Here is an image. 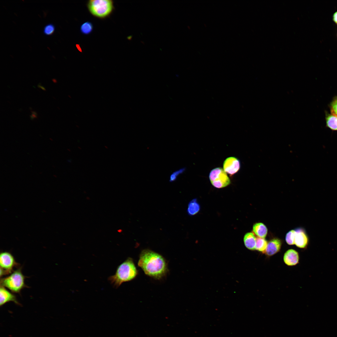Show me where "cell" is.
Instances as JSON below:
<instances>
[{"mask_svg":"<svg viewBox=\"0 0 337 337\" xmlns=\"http://www.w3.org/2000/svg\"><path fill=\"white\" fill-rule=\"evenodd\" d=\"M137 274L133 260L129 257L118 266L115 274L109 277L108 280L114 287L117 288L123 282L134 279Z\"/></svg>","mask_w":337,"mask_h":337,"instance_id":"obj_2","label":"cell"},{"mask_svg":"<svg viewBox=\"0 0 337 337\" xmlns=\"http://www.w3.org/2000/svg\"><path fill=\"white\" fill-rule=\"evenodd\" d=\"M185 170V168H182L177 170L172 173L169 178V181L172 182L175 181L181 174L183 173Z\"/></svg>","mask_w":337,"mask_h":337,"instance_id":"obj_20","label":"cell"},{"mask_svg":"<svg viewBox=\"0 0 337 337\" xmlns=\"http://www.w3.org/2000/svg\"><path fill=\"white\" fill-rule=\"evenodd\" d=\"M55 30L54 26L51 24H49L46 25L44 28L43 32L44 34L46 35H52Z\"/></svg>","mask_w":337,"mask_h":337,"instance_id":"obj_21","label":"cell"},{"mask_svg":"<svg viewBox=\"0 0 337 337\" xmlns=\"http://www.w3.org/2000/svg\"><path fill=\"white\" fill-rule=\"evenodd\" d=\"M52 81H53V82H54V83H56V82H57V81H56V79H52Z\"/></svg>","mask_w":337,"mask_h":337,"instance_id":"obj_23","label":"cell"},{"mask_svg":"<svg viewBox=\"0 0 337 337\" xmlns=\"http://www.w3.org/2000/svg\"><path fill=\"white\" fill-rule=\"evenodd\" d=\"M200 206L196 199L191 200L188 203L187 212L190 216H193L197 214L200 210Z\"/></svg>","mask_w":337,"mask_h":337,"instance_id":"obj_15","label":"cell"},{"mask_svg":"<svg viewBox=\"0 0 337 337\" xmlns=\"http://www.w3.org/2000/svg\"><path fill=\"white\" fill-rule=\"evenodd\" d=\"M332 20L337 25V11L333 14L332 16Z\"/></svg>","mask_w":337,"mask_h":337,"instance_id":"obj_22","label":"cell"},{"mask_svg":"<svg viewBox=\"0 0 337 337\" xmlns=\"http://www.w3.org/2000/svg\"><path fill=\"white\" fill-rule=\"evenodd\" d=\"M0 305H3L6 303L12 301L19 305L15 295L7 290L4 287L0 286Z\"/></svg>","mask_w":337,"mask_h":337,"instance_id":"obj_8","label":"cell"},{"mask_svg":"<svg viewBox=\"0 0 337 337\" xmlns=\"http://www.w3.org/2000/svg\"><path fill=\"white\" fill-rule=\"evenodd\" d=\"M240 160L237 158L233 157L227 158L223 163L224 170L231 175H233L237 173L240 169Z\"/></svg>","mask_w":337,"mask_h":337,"instance_id":"obj_7","label":"cell"},{"mask_svg":"<svg viewBox=\"0 0 337 337\" xmlns=\"http://www.w3.org/2000/svg\"><path fill=\"white\" fill-rule=\"evenodd\" d=\"M138 265L146 275L157 279L161 278L167 272V264L164 257L148 249L141 252Z\"/></svg>","mask_w":337,"mask_h":337,"instance_id":"obj_1","label":"cell"},{"mask_svg":"<svg viewBox=\"0 0 337 337\" xmlns=\"http://www.w3.org/2000/svg\"><path fill=\"white\" fill-rule=\"evenodd\" d=\"M283 260L285 264L289 266L295 265L299 262L298 253L294 250L289 249L284 254Z\"/></svg>","mask_w":337,"mask_h":337,"instance_id":"obj_10","label":"cell"},{"mask_svg":"<svg viewBox=\"0 0 337 337\" xmlns=\"http://www.w3.org/2000/svg\"><path fill=\"white\" fill-rule=\"evenodd\" d=\"M308 237L304 230L299 229L295 231V244L298 247L305 248L308 243Z\"/></svg>","mask_w":337,"mask_h":337,"instance_id":"obj_9","label":"cell"},{"mask_svg":"<svg viewBox=\"0 0 337 337\" xmlns=\"http://www.w3.org/2000/svg\"><path fill=\"white\" fill-rule=\"evenodd\" d=\"M209 178L212 184L218 188L225 187L231 183L226 173L220 167L212 169L210 173Z\"/></svg>","mask_w":337,"mask_h":337,"instance_id":"obj_5","label":"cell"},{"mask_svg":"<svg viewBox=\"0 0 337 337\" xmlns=\"http://www.w3.org/2000/svg\"><path fill=\"white\" fill-rule=\"evenodd\" d=\"M1 286L7 288L12 292L19 293L25 287V276L20 268L14 271L7 277L0 281Z\"/></svg>","mask_w":337,"mask_h":337,"instance_id":"obj_4","label":"cell"},{"mask_svg":"<svg viewBox=\"0 0 337 337\" xmlns=\"http://www.w3.org/2000/svg\"><path fill=\"white\" fill-rule=\"evenodd\" d=\"M87 6L93 16L100 19L108 17L114 9V2L111 0H90L88 2Z\"/></svg>","mask_w":337,"mask_h":337,"instance_id":"obj_3","label":"cell"},{"mask_svg":"<svg viewBox=\"0 0 337 337\" xmlns=\"http://www.w3.org/2000/svg\"></svg>","mask_w":337,"mask_h":337,"instance_id":"obj_24","label":"cell"},{"mask_svg":"<svg viewBox=\"0 0 337 337\" xmlns=\"http://www.w3.org/2000/svg\"><path fill=\"white\" fill-rule=\"evenodd\" d=\"M295 231L291 230L288 232L286 237V240L287 243L290 245L295 244Z\"/></svg>","mask_w":337,"mask_h":337,"instance_id":"obj_18","label":"cell"},{"mask_svg":"<svg viewBox=\"0 0 337 337\" xmlns=\"http://www.w3.org/2000/svg\"><path fill=\"white\" fill-rule=\"evenodd\" d=\"M267 242L264 238L257 237L256 238V250L259 251L264 252L265 251Z\"/></svg>","mask_w":337,"mask_h":337,"instance_id":"obj_16","label":"cell"},{"mask_svg":"<svg viewBox=\"0 0 337 337\" xmlns=\"http://www.w3.org/2000/svg\"><path fill=\"white\" fill-rule=\"evenodd\" d=\"M281 245V242L280 239L274 238L268 243L264 252L268 256H272L279 251Z\"/></svg>","mask_w":337,"mask_h":337,"instance_id":"obj_11","label":"cell"},{"mask_svg":"<svg viewBox=\"0 0 337 337\" xmlns=\"http://www.w3.org/2000/svg\"><path fill=\"white\" fill-rule=\"evenodd\" d=\"M0 276L11 273L17 263L12 255L7 252H1L0 254Z\"/></svg>","mask_w":337,"mask_h":337,"instance_id":"obj_6","label":"cell"},{"mask_svg":"<svg viewBox=\"0 0 337 337\" xmlns=\"http://www.w3.org/2000/svg\"><path fill=\"white\" fill-rule=\"evenodd\" d=\"M326 126L330 129L337 131V116L325 112Z\"/></svg>","mask_w":337,"mask_h":337,"instance_id":"obj_13","label":"cell"},{"mask_svg":"<svg viewBox=\"0 0 337 337\" xmlns=\"http://www.w3.org/2000/svg\"><path fill=\"white\" fill-rule=\"evenodd\" d=\"M93 28L92 23L89 22H86L82 24L80 27L81 33L85 35H89L92 31Z\"/></svg>","mask_w":337,"mask_h":337,"instance_id":"obj_17","label":"cell"},{"mask_svg":"<svg viewBox=\"0 0 337 337\" xmlns=\"http://www.w3.org/2000/svg\"><path fill=\"white\" fill-rule=\"evenodd\" d=\"M253 231L258 237L265 238L267 233V229L266 226L262 223H257L253 227Z\"/></svg>","mask_w":337,"mask_h":337,"instance_id":"obj_14","label":"cell"},{"mask_svg":"<svg viewBox=\"0 0 337 337\" xmlns=\"http://www.w3.org/2000/svg\"><path fill=\"white\" fill-rule=\"evenodd\" d=\"M329 106L331 113L337 116V96L333 98Z\"/></svg>","mask_w":337,"mask_h":337,"instance_id":"obj_19","label":"cell"},{"mask_svg":"<svg viewBox=\"0 0 337 337\" xmlns=\"http://www.w3.org/2000/svg\"><path fill=\"white\" fill-rule=\"evenodd\" d=\"M256 238L252 232L246 233L243 238L244 243L245 247L251 250H256Z\"/></svg>","mask_w":337,"mask_h":337,"instance_id":"obj_12","label":"cell"}]
</instances>
